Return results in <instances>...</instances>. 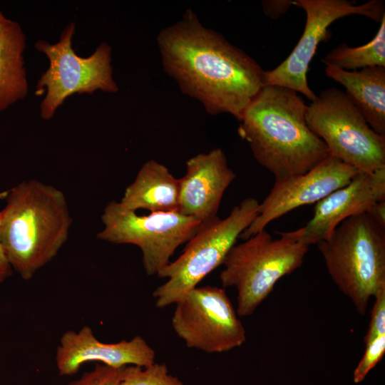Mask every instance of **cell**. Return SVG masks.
<instances>
[{
    "label": "cell",
    "mask_w": 385,
    "mask_h": 385,
    "mask_svg": "<svg viewBox=\"0 0 385 385\" xmlns=\"http://www.w3.org/2000/svg\"><path fill=\"white\" fill-rule=\"evenodd\" d=\"M156 41L165 73L209 114L229 113L240 121L263 87L265 71L260 64L203 26L190 9L162 29Z\"/></svg>",
    "instance_id": "1"
},
{
    "label": "cell",
    "mask_w": 385,
    "mask_h": 385,
    "mask_svg": "<svg viewBox=\"0 0 385 385\" xmlns=\"http://www.w3.org/2000/svg\"><path fill=\"white\" fill-rule=\"evenodd\" d=\"M307 108L296 91L265 86L242 113L238 134L275 180L303 175L330 156L307 125Z\"/></svg>",
    "instance_id": "2"
},
{
    "label": "cell",
    "mask_w": 385,
    "mask_h": 385,
    "mask_svg": "<svg viewBox=\"0 0 385 385\" xmlns=\"http://www.w3.org/2000/svg\"><path fill=\"white\" fill-rule=\"evenodd\" d=\"M0 244L24 280L49 263L66 242L72 223L63 192L38 180L13 187L0 211Z\"/></svg>",
    "instance_id": "3"
},
{
    "label": "cell",
    "mask_w": 385,
    "mask_h": 385,
    "mask_svg": "<svg viewBox=\"0 0 385 385\" xmlns=\"http://www.w3.org/2000/svg\"><path fill=\"white\" fill-rule=\"evenodd\" d=\"M384 229L361 213L344 220L317 244L331 279L361 314L385 289Z\"/></svg>",
    "instance_id": "4"
},
{
    "label": "cell",
    "mask_w": 385,
    "mask_h": 385,
    "mask_svg": "<svg viewBox=\"0 0 385 385\" xmlns=\"http://www.w3.org/2000/svg\"><path fill=\"white\" fill-rule=\"evenodd\" d=\"M259 205L257 199L247 197L225 218L217 217L201 223L183 253L158 273L159 277L168 279L153 293L157 307L175 304L222 265L237 239L257 217Z\"/></svg>",
    "instance_id": "5"
},
{
    "label": "cell",
    "mask_w": 385,
    "mask_h": 385,
    "mask_svg": "<svg viewBox=\"0 0 385 385\" xmlns=\"http://www.w3.org/2000/svg\"><path fill=\"white\" fill-rule=\"evenodd\" d=\"M273 239L265 229L235 245L222 265V287L237 290L239 317L252 314L276 283L301 267L309 247L279 235Z\"/></svg>",
    "instance_id": "6"
},
{
    "label": "cell",
    "mask_w": 385,
    "mask_h": 385,
    "mask_svg": "<svg viewBox=\"0 0 385 385\" xmlns=\"http://www.w3.org/2000/svg\"><path fill=\"white\" fill-rule=\"evenodd\" d=\"M75 31L76 25L71 22L63 30L58 42L39 40L35 44L49 61L35 90L36 96L45 95L40 104V116L43 120L51 119L65 100L74 94L118 91L113 78L111 46L103 42L91 56L81 57L72 46Z\"/></svg>",
    "instance_id": "7"
},
{
    "label": "cell",
    "mask_w": 385,
    "mask_h": 385,
    "mask_svg": "<svg viewBox=\"0 0 385 385\" xmlns=\"http://www.w3.org/2000/svg\"><path fill=\"white\" fill-rule=\"evenodd\" d=\"M306 123L330 156L359 172L385 168V135L374 131L345 92L332 87L307 106Z\"/></svg>",
    "instance_id": "8"
},
{
    "label": "cell",
    "mask_w": 385,
    "mask_h": 385,
    "mask_svg": "<svg viewBox=\"0 0 385 385\" xmlns=\"http://www.w3.org/2000/svg\"><path fill=\"white\" fill-rule=\"evenodd\" d=\"M103 228L98 239L113 244L138 246L147 274L154 275L170 262L175 250L196 232L201 222L178 211L138 215L112 200L101 215Z\"/></svg>",
    "instance_id": "9"
},
{
    "label": "cell",
    "mask_w": 385,
    "mask_h": 385,
    "mask_svg": "<svg viewBox=\"0 0 385 385\" xmlns=\"http://www.w3.org/2000/svg\"><path fill=\"white\" fill-rule=\"evenodd\" d=\"M292 4L306 13L304 31L288 57L275 68L264 71L263 86L287 88L313 101L317 96L308 85L307 73L318 45L330 38L329 26L336 20L353 14L381 22L385 16L384 2L371 0L355 5L346 0H294Z\"/></svg>",
    "instance_id": "10"
},
{
    "label": "cell",
    "mask_w": 385,
    "mask_h": 385,
    "mask_svg": "<svg viewBox=\"0 0 385 385\" xmlns=\"http://www.w3.org/2000/svg\"><path fill=\"white\" fill-rule=\"evenodd\" d=\"M175 304L172 327L188 347L222 353L246 341L245 327L224 289L196 287Z\"/></svg>",
    "instance_id": "11"
},
{
    "label": "cell",
    "mask_w": 385,
    "mask_h": 385,
    "mask_svg": "<svg viewBox=\"0 0 385 385\" xmlns=\"http://www.w3.org/2000/svg\"><path fill=\"white\" fill-rule=\"evenodd\" d=\"M358 173L355 168L329 156L303 175L275 180L260 203L257 217L240 237L246 240L287 212L317 203L348 184Z\"/></svg>",
    "instance_id": "12"
},
{
    "label": "cell",
    "mask_w": 385,
    "mask_h": 385,
    "mask_svg": "<svg viewBox=\"0 0 385 385\" xmlns=\"http://www.w3.org/2000/svg\"><path fill=\"white\" fill-rule=\"evenodd\" d=\"M385 200V168L359 172L351 180L316 203L313 217L296 230L278 232L307 246L326 240L344 220Z\"/></svg>",
    "instance_id": "13"
},
{
    "label": "cell",
    "mask_w": 385,
    "mask_h": 385,
    "mask_svg": "<svg viewBox=\"0 0 385 385\" xmlns=\"http://www.w3.org/2000/svg\"><path fill=\"white\" fill-rule=\"evenodd\" d=\"M154 349L140 336L115 343L98 340L86 325L78 331L69 329L61 337L56 364L61 376L77 373L86 362L97 361L114 368L128 365L147 366L155 361Z\"/></svg>",
    "instance_id": "14"
},
{
    "label": "cell",
    "mask_w": 385,
    "mask_h": 385,
    "mask_svg": "<svg viewBox=\"0 0 385 385\" xmlns=\"http://www.w3.org/2000/svg\"><path fill=\"white\" fill-rule=\"evenodd\" d=\"M186 173L179 179L178 211L201 223L217 217L224 192L236 178L224 151L215 148L189 158Z\"/></svg>",
    "instance_id": "15"
},
{
    "label": "cell",
    "mask_w": 385,
    "mask_h": 385,
    "mask_svg": "<svg viewBox=\"0 0 385 385\" xmlns=\"http://www.w3.org/2000/svg\"><path fill=\"white\" fill-rule=\"evenodd\" d=\"M180 183L163 164L150 160L140 168L134 181L125 190L119 204L135 212L178 211Z\"/></svg>",
    "instance_id": "16"
},
{
    "label": "cell",
    "mask_w": 385,
    "mask_h": 385,
    "mask_svg": "<svg viewBox=\"0 0 385 385\" xmlns=\"http://www.w3.org/2000/svg\"><path fill=\"white\" fill-rule=\"evenodd\" d=\"M325 73L345 88V93L370 128L385 135V67L349 71L326 66Z\"/></svg>",
    "instance_id": "17"
},
{
    "label": "cell",
    "mask_w": 385,
    "mask_h": 385,
    "mask_svg": "<svg viewBox=\"0 0 385 385\" xmlns=\"http://www.w3.org/2000/svg\"><path fill=\"white\" fill-rule=\"evenodd\" d=\"M26 37L16 21L0 31V112L26 97L29 85L24 61Z\"/></svg>",
    "instance_id": "18"
},
{
    "label": "cell",
    "mask_w": 385,
    "mask_h": 385,
    "mask_svg": "<svg viewBox=\"0 0 385 385\" xmlns=\"http://www.w3.org/2000/svg\"><path fill=\"white\" fill-rule=\"evenodd\" d=\"M374 38L365 45L350 47L341 43L329 52L321 61L345 71L372 66L385 67V16Z\"/></svg>",
    "instance_id": "19"
},
{
    "label": "cell",
    "mask_w": 385,
    "mask_h": 385,
    "mask_svg": "<svg viewBox=\"0 0 385 385\" xmlns=\"http://www.w3.org/2000/svg\"><path fill=\"white\" fill-rule=\"evenodd\" d=\"M119 385H183L177 377L170 374L165 363L147 366L128 365L121 368Z\"/></svg>",
    "instance_id": "20"
},
{
    "label": "cell",
    "mask_w": 385,
    "mask_h": 385,
    "mask_svg": "<svg viewBox=\"0 0 385 385\" xmlns=\"http://www.w3.org/2000/svg\"><path fill=\"white\" fill-rule=\"evenodd\" d=\"M365 351L353 372L356 384L361 382L385 354V334L364 340Z\"/></svg>",
    "instance_id": "21"
},
{
    "label": "cell",
    "mask_w": 385,
    "mask_h": 385,
    "mask_svg": "<svg viewBox=\"0 0 385 385\" xmlns=\"http://www.w3.org/2000/svg\"><path fill=\"white\" fill-rule=\"evenodd\" d=\"M121 368L97 364L90 371L67 385H119Z\"/></svg>",
    "instance_id": "22"
},
{
    "label": "cell",
    "mask_w": 385,
    "mask_h": 385,
    "mask_svg": "<svg viewBox=\"0 0 385 385\" xmlns=\"http://www.w3.org/2000/svg\"><path fill=\"white\" fill-rule=\"evenodd\" d=\"M262 6L266 16L276 19L284 14L293 4L291 0H265L262 1Z\"/></svg>",
    "instance_id": "23"
},
{
    "label": "cell",
    "mask_w": 385,
    "mask_h": 385,
    "mask_svg": "<svg viewBox=\"0 0 385 385\" xmlns=\"http://www.w3.org/2000/svg\"><path fill=\"white\" fill-rule=\"evenodd\" d=\"M366 214L378 225L385 227V200L375 203Z\"/></svg>",
    "instance_id": "24"
},
{
    "label": "cell",
    "mask_w": 385,
    "mask_h": 385,
    "mask_svg": "<svg viewBox=\"0 0 385 385\" xmlns=\"http://www.w3.org/2000/svg\"><path fill=\"white\" fill-rule=\"evenodd\" d=\"M12 272L13 270L0 244V285L11 275Z\"/></svg>",
    "instance_id": "25"
},
{
    "label": "cell",
    "mask_w": 385,
    "mask_h": 385,
    "mask_svg": "<svg viewBox=\"0 0 385 385\" xmlns=\"http://www.w3.org/2000/svg\"><path fill=\"white\" fill-rule=\"evenodd\" d=\"M12 21L6 18L0 11V31L8 27Z\"/></svg>",
    "instance_id": "26"
}]
</instances>
